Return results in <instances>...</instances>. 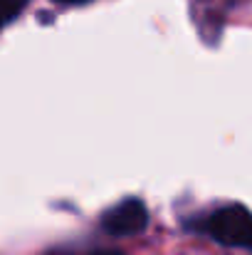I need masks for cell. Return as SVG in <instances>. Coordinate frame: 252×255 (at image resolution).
Segmentation results:
<instances>
[{"label": "cell", "instance_id": "6da1fadb", "mask_svg": "<svg viewBox=\"0 0 252 255\" xmlns=\"http://www.w3.org/2000/svg\"><path fill=\"white\" fill-rule=\"evenodd\" d=\"M208 233L223 243L235 248H252V213L245 206H225L208 218Z\"/></svg>", "mask_w": 252, "mask_h": 255}, {"label": "cell", "instance_id": "7a4b0ae2", "mask_svg": "<svg viewBox=\"0 0 252 255\" xmlns=\"http://www.w3.org/2000/svg\"><path fill=\"white\" fill-rule=\"evenodd\" d=\"M149 226V211L139 198H126L101 216V228L111 236H136Z\"/></svg>", "mask_w": 252, "mask_h": 255}, {"label": "cell", "instance_id": "3957f363", "mask_svg": "<svg viewBox=\"0 0 252 255\" xmlns=\"http://www.w3.org/2000/svg\"><path fill=\"white\" fill-rule=\"evenodd\" d=\"M30 0H0V27L12 22L27 5Z\"/></svg>", "mask_w": 252, "mask_h": 255}, {"label": "cell", "instance_id": "277c9868", "mask_svg": "<svg viewBox=\"0 0 252 255\" xmlns=\"http://www.w3.org/2000/svg\"><path fill=\"white\" fill-rule=\"evenodd\" d=\"M86 255H124L119 251H94V253H86Z\"/></svg>", "mask_w": 252, "mask_h": 255}, {"label": "cell", "instance_id": "5b68a950", "mask_svg": "<svg viewBox=\"0 0 252 255\" xmlns=\"http://www.w3.org/2000/svg\"><path fill=\"white\" fill-rule=\"evenodd\" d=\"M55 2H65V5H80V2H89V0H55Z\"/></svg>", "mask_w": 252, "mask_h": 255}]
</instances>
